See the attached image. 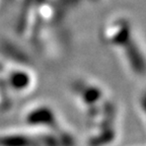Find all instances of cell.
Instances as JSON below:
<instances>
[{
    "mask_svg": "<svg viewBox=\"0 0 146 146\" xmlns=\"http://www.w3.org/2000/svg\"><path fill=\"white\" fill-rule=\"evenodd\" d=\"M29 121L32 124L36 125H50L54 121V116L50 110L46 108H40L29 116Z\"/></svg>",
    "mask_w": 146,
    "mask_h": 146,
    "instance_id": "6da1fadb",
    "label": "cell"
},
{
    "mask_svg": "<svg viewBox=\"0 0 146 146\" xmlns=\"http://www.w3.org/2000/svg\"><path fill=\"white\" fill-rule=\"evenodd\" d=\"M0 146H34V142L27 137L9 136L0 139Z\"/></svg>",
    "mask_w": 146,
    "mask_h": 146,
    "instance_id": "7a4b0ae2",
    "label": "cell"
}]
</instances>
